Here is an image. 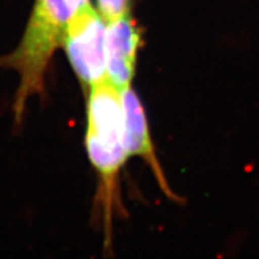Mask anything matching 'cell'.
<instances>
[{
  "label": "cell",
  "instance_id": "1",
  "mask_svg": "<svg viewBox=\"0 0 259 259\" xmlns=\"http://www.w3.org/2000/svg\"><path fill=\"white\" fill-rule=\"evenodd\" d=\"M87 4L89 0H37L17 48L0 58V67L15 70L19 76L14 103L17 124L29 100L44 93L48 65L57 48L63 46L67 24Z\"/></svg>",
  "mask_w": 259,
  "mask_h": 259
},
{
  "label": "cell",
  "instance_id": "2",
  "mask_svg": "<svg viewBox=\"0 0 259 259\" xmlns=\"http://www.w3.org/2000/svg\"><path fill=\"white\" fill-rule=\"evenodd\" d=\"M85 143L101 181L100 194L109 233L118 177L128 154L125 145L122 92L107 77L90 87Z\"/></svg>",
  "mask_w": 259,
  "mask_h": 259
},
{
  "label": "cell",
  "instance_id": "3",
  "mask_svg": "<svg viewBox=\"0 0 259 259\" xmlns=\"http://www.w3.org/2000/svg\"><path fill=\"white\" fill-rule=\"evenodd\" d=\"M106 21L87 4L65 30L63 46L80 83L92 87L107 77Z\"/></svg>",
  "mask_w": 259,
  "mask_h": 259
},
{
  "label": "cell",
  "instance_id": "4",
  "mask_svg": "<svg viewBox=\"0 0 259 259\" xmlns=\"http://www.w3.org/2000/svg\"><path fill=\"white\" fill-rule=\"evenodd\" d=\"M141 41V31L128 14L107 23V78L121 92L131 87Z\"/></svg>",
  "mask_w": 259,
  "mask_h": 259
},
{
  "label": "cell",
  "instance_id": "5",
  "mask_svg": "<svg viewBox=\"0 0 259 259\" xmlns=\"http://www.w3.org/2000/svg\"><path fill=\"white\" fill-rule=\"evenodd\" d=\"M122 105H124L125 115V145L128 156L143 158L145 163L154 171L155 178L163 192L168 197H173L160 162L155 154L144 108L139 101L137 94L132 90L131 87L122 90Z\"/></svg>",
  "mask_w": 259,
  "mask_h": 259
},
{
  "label": "cell",
  "instance_id": "6",
  "mask_svg": "<svg viewBox=\"0 0 259 259\" xmlns=\"http://www.w3.org/2000/svg\"><path fill=\"white\" fill-rule=\"evenodd\" d=\"M97 4L106 23L128 14V0H97Z\"/></svg>",
  "mask_w": 259,
  "mask_h": 259
}]
</instances>
